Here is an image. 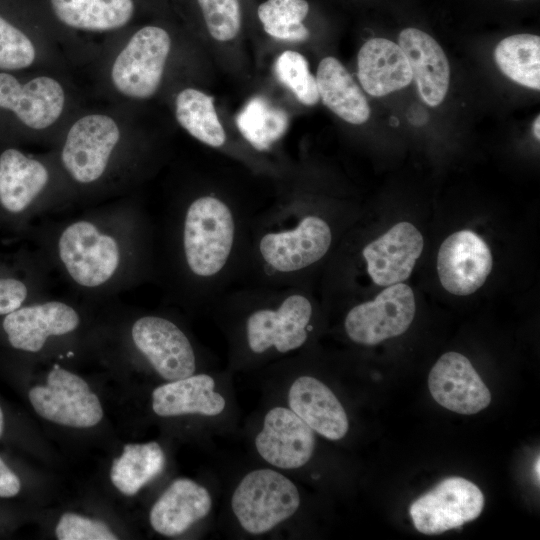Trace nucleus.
Segmentation results:
<instances>
[{
	"label": "nucleus",
	"instance_id": "f257e3e1",
	"mask_svg": "<svg viewBox=\"0 0 540 540\" xmlns=\"http://www.w3.org/2000/svg\"><path fill=\"white\" fill-rule=\"evenodd\" d=\"M235 223L229 207L213 196L194 200L183 227L186 263L199 277L216 275L225 266L234 242Z\"/></svg>",
	"mask_w": 540,
	"mask_h": 540
},
{
	"label": "nucleus",
	"instance_id": "f03ea898",
	"mask_svg": "<svg viewBox=\"0 0 540 540\" xmlns=\"http://www.w3.org/2000/svg\"><path fill=\"white\" fill-rule=\"evenodd\" d=\"M300 505L296 485L278 471L263 468L247 473L231 499L232 511L250 534H263L295 514Z\"/></svg>",
	"mask_w": 540,
	"mask_h": 540
},
{
	"label": "nucleus",
	"instance_id": "7ed1b4c3",
	"mask_svg": "<svg viewBox=\"0 0 540 540\" xmlns=\"http://www.w3.org/2000/svg\"><path fill=\"white\" fill-rule=\"evenodd\" d=\"M171 48V38L158 26L133 34L116 57L111 70L114 87L124 96L146 99L160 86Z\"/></svg>",
	"mask_w": 540,
	"mask_h": 540
},
{
	"label": "nucleus",
	"instance_id": "20e7f679",
	"mask_svg": "<svg viewBox=\"0 0 540 540\" xmlns=\"http://www.w3.org/2000/svg\"><path fill=\"white\" fill-rule=\"evenodd\" d=\"M58 253L69 276L80 286L105 284L120 264L118 242L89 221L68 225L58 240Z\"/></svg>",
	"mask_w": 540,
	"mask_h": 540
},
{
	"label": "nucleus",
	"instance_id": "39448f33",
	"mask_svg": "<svg viewBox=\"0 0 540 540\" xmlns=\"http://www.w3.org/2000/svg\"><path fill=\"white\" fill-rule=\"evenodd\" d=\"M34 410L43 418L70 427L88 428L103 417L99 398L78 375L55 364L45 386L29 391Z\"/></svg>",
	"mask_w": 540,
	"mask_h": 540
},
{
	"label": "nucleus",
	"instance_id": "423d86ee",
	"mask_svg": "<svg viewBox=\"0 0 540 540\" xmlns=\"http://www.w3.org/2000/svg\"><path fill=\"white\" fill-rule=\"evenodd\" d=\"M484 507L480 488L462 477H448L417 498L409 513L415 528L440 534L476 519Z\"/></svg>",
	"mask_w": 540,
	"mask_h": 540
},
{
	"label": "nucleus",
	"instance_id": "0eeeda50",
	"mask_svg": "<svg viewBox=\"0 0 540 540\" xmlns=\"http://www.w3.org/2000/svg\"><path fill=\"white\" fill-rule=\"evenodd\" d=\"M412 289L397 283L387 286L374 300L353 307L345 318L349 338L362 345H376L403 334L415 316Z\"/></svg>",
	"mask_w": 540,
	"mask_h": 540
},
{
	"label": "nucleus",
	"instance_id": "6e6552de",
	"mask_svg": "<svg viewBox=\"0 0 540 540\" xmlns=\"http://www.w3.org/2000/svg\"><path fill=\"white\" fill-rule=\"evenodd\" d=\"M119 139V127L111 117L86 115L69 129L61 153L62 163L75 181L95 182L105 172Z\"/></svg>",
	"mask_w": 540,
	"mask_h": 540
},
{
	"label": "nucleus",
	"instance_id": "1a4fd4ad",
	"mask_svg": "<svg viewBox=\"0 0 540 540\" xmlns=\"http://www.w3.org/2000/svg\"><path fill=\"white\" fill-rule=\"evenodd\" d=\"M132 339L156 372L167 381L194 374L196 358L187 336L168 319L144 316L132 326Z\"/></svg>",
	"mask_w": 540,
	"mask_h": 540
},
{
	"label": "nucleus",
	"instance_id": "9d476101",
	"mask_svg": "<svg viewBox=\"0 0 540 540\" xmlns=\"http://www.w3.org/2000/svg\"><path fill=\"white\" fill-rule=\"evenodd\" d=\"M493 259L487 243L471 230L448 236L437 256V271L445 290L454 295L477 291L492 270Z\"/></svg>",
	"mask_w": 540,
	"mask_h": 540
},
{
	"label": "nucleus",
	"instance_id": "9b49d317",
	"mask_svg": "<svg viewBox=\"0 0 540 540\" xmlns=\"http://www.w3.org/2000/svg\"><path fill=\"white\" fill-rule=\"evenodd\" d=\"M312 315L310 301L303 295L287 297L277 309H260L246 322L249 348L263 353L271 347L286 353L301 347L307 340Z\"/></svg>",
	"mask_w": 540,
	"mask_h": 540
},
{
	"label": "nucleus",
	"instance_id": "f8f14e48",
	"mask_svg": "<svg viewBox=\"0 0 540 540\" xmlns=\"http://www.w3.org/2000/svg\"><path fill=\"white\" fill-rule=\"evenodd\" d=\"M259 455L272 466L297 469L312 457L315 448L314 431L290 408L270 409L255 438Z\"/></svg>",
	"mask_w": 540,
	"mask_h": 540
},
{
	"label": "nucleus",
	"instance_id": "ddd939ff",
	"mask_svg": "<svg viewBox=\"0 0 540 540\" xmlns=\"http://www.w3.org/2000/svg\"><path fill=\"white\" fill-rule=\"evenodd\" d=\"M332 234L328 224L317 216H306L287 231L268 233L259 244L263 260L279 272L304 269L328 251Z\"/></svg>",
	"mask_w": 540,
	"mask_h": 540
},
{
	"label": "nucleus",
	"instance_id": "4468645a",
	"mask_svg": "<svg viewBox=\"0 0 540 540\" xmlns=\"http://www.w3.org/2000/svg\"><path fill=\"white\" fill-rule=\"evenodd\" d=\"M428 386L438 404L459 414H476L491 402L489 389L469 359L458 352H447L437 360Z\"/></svg>",
	"mask_w": 540,
	"mask_h": 540
},
{
	"label": "nucleus",
	"instance_id": "2eb2a0df",
	"mask_svg": "<svg viewBox=\"0 0 540 540\" xmlns=\"http://www.w3.org/2000/svg\"><path fill=\"white\" fill-rule=\"evenodd\" d=\"M65 103L61 84L39 76L21 84L14 76L0 73V108L12 111L27 127L45 129L60 117Z\"/></svg>",
	"mask_w": 540,
	"mask_h": 540
},
{
	"label": "nucleus",
	"instance_id": "dca6fc26",
	"mask_svg": "<svg viewBox=\"0 0 540 540\" xmlns=\"http://www.w3.org/2000/svg\"><path fill=\"white\" fill-rule=\"evenodd\" d=\"M423 247L419 230L404 221L366 245L362 255L373 282L379 286H390L408 279Z\"/></svg>",
	"mask_w": 540,
	"mask_h": 540
},
{
	"label": "nucleus",
	"instance_id": "f3484780",
	"mask_svg": "<svg viewBox=\"0 0 540 540\" xmlns=\"http://www.w3.org/2000/svg\"><path fill=\"white\" fill-rule=\"evenodd\" d=\"M80 322L70 305L49 301L19 307L5 315L3 329L10 345L26 352H38L50 336L74 331Z\"/></svg>",
	"mask_w": 540,
	"mask_h": 540
},
{
	"label": "nucleus",
	"instance_id": "a211bd4d",
	"mask_svg": "<svg viewBox=\"0 0 540 540\" xmlns=\"http://www.w3.org/2000/svg\"><path fill=\"white\" fill-rule=\"evenodd\" d=\"M289 408L314 432L329 440H340L348 432L344 407L323 382L312 376H300L288 391Z\"/></svg>",
	"mask_w": 540,
	"mask_h": 540
},
{
	"label": "nucleus",
	"instance_id": "6ab92c4d",
	"mask_svg": "<svg viewBox=\"0 0 540 540\" xmlns=\"http://www.w3.org/2000/svg\"><path fill=\"white\" fill-rule=\"evenodd\" d=\"M421 99L429 106L440 105L449 88L448 59L434 38L416 29L406 28L398 37Z\"/></svg>",
	"mask_w": 540,
	"mask_h": 540
},
{
	"label": "nucleus",
	"instance_id": "aec40b11",
	"mask_svg": "<svg viewBox=\"0 0 540 540\" xmlns=\"http://www.w3.org/2000/svg\"><path fill=\"white\" fill-rule=\"evenodd\" d=\"M212 507L208 490L187 478H179L164 491L151 508L152 528L164 536H177L206 517Z\"/></svg>",
	"mask_w": 540,
	"mask_h": 540
},
{
	"label": "nucleus",
	"instance_id": "412c9836",
	"mask_svg": "<svg viewBox=\"0 0 540 540\" xmlns=\"http://www.w3.org/2000/svg\"><path fill=\"white\" fill-rule=\"evenodd\" d=\"M358 79L369 95L381 97L408 86L412 70L400 46L384 38L365 42L357 57Z\"/></svg>",
	"mask_w": 540,
	"mask_h": 540
},
{
	"label": "nucleus",
	"instance_id": "4be33fe9",
	"mask_svg": "<svg viewBox=\"0 0 540 540\" xmlns=\"http://www.w3.org/2000/svg\"><path fill=\"white\" fill-rule=\"evenodd\" d=\"M226 406L224 397L215 391V381L207 374L191 375L169 381L152 393L153 411L162 417L185 414L216 416Z\"/></svg>",
	"mask_w": 540,
	"mask_h": 540
},
{
	"label": "nucleus",
	"instance_id": "5701e85b",
	"mask_svg": "<svg viewBox=\"0 0 540 540\" xmlns=\"http://www.w3.org/2000/svg\"><path fill=\"white\" fill-rule=\"evenodd\" d=\"M46 167L15 148L0 155V204L10 213H21L45 188Z\"/></svg>",
	"mask_w": 540,
	"mask_h": 540
},
{
	"label": "nucleus",
	"instance_id": "b1692460",
	"mask_svg": "<svg viewBox=\"0 0 540 540\" xmlns=\"http://www.w3.org/2000/svg\"><path fill=\"white\" fill-rule=\"evenodd\" d=\"M316 81L319 98L337 116L355 125L369 119L370 107L365 95L338 59L323 58Z\"/></svg>",
	"mask_w": 540,
	"mask_h": 540
},
{
	"label": "nucleus",
	"instance_id": "393cba45",
	"mask_svg": "<svg viewBox=\"0 0 540 540\" xmlns=\"http://www.w3.org/2000/svg\"><path fill=\"white\" fill-rule=\"evenodd\" d=\"M57 18L65 25L103 32L126 25L133 16V0H51Z\"/></svg>",
	"mask_w": 540,
	"mask_h": 540
},
{
	"label": "nucleus",
	"instance_id": "a878e982",
	"mask_svg": "<svg viewBox=\"0 0 540 540\" xmlns=\"http://www.w3.org/2000/svg\"><path fill=\"white\" fill-rule=\"evenodd\" d=\"M165 466V454L157 442L126 444L110 470L114 486L127 496L135 495L158 476Z\"/></svg>",
	"mask_w": 540,
	"mask_h": 540
},
{
	"label": "nucleus",
	"instance_id": "bb28decb",
	"mask_svg": "<svg viewBox=\"0 0 540 540\" xmlns=\"http://www.w3.org/2000/svg\"><path fill=\"white\" fill-rule=\"evenodd\" d=\"M175 115L180 126L200 142L211 147L224 145L226 134L212 96L194 88L181 90L175 100Z\"/></svg>",
	"mask_w": 540,
	"mask_h": 540
},
{
	"label": "nucleus",
	"instance_id": "cd10ccee",
	"mask_svg": "<svg viewBox=\"0 0 540 540\" xmlns=\"http://www.w3.org/2000/svg\"><path fill=\"white\" fill-rule=\"evenodd\" d=\"M500 70L514 82L540 89V37L517 34L501 40L494 51Z\"/></svg>",
	"mask_w": 540,
	"mask_h": 540
},
{
	"label": "nucleus",
	"instance_id": "c85d7f7f",
	"mask_svg": "<svg viewBox=\"0 0 540 540\" xmlns=\"http://www.w3.org/2000/svg\"><path fill=\"white\" fill-rule=\"evenodd\" d=\"M237 128L257 150H267L287 130V113L263 97L250 99L236 117Z\"/></svg>",
	"mask_w": 540,
	"mask_h": 540
},
{
	"label": "nucleus",
	"instance_id": "c756f323",
	"mask_svg": "<svg viewBox=\"0 0 540 540\" xmlns=\"http://www.w3.org/2000/svg\"><path fill=\"white\" fill-rule=\"evenodd\" d=\"M308 12L306 0H267L257 9L265 32L288 41H304L309 37V30L302 23Z\"/></svg>",
	"mask_w": 540,
	"mask_h": 540
},
{
	"label": "nucleus",
	"instance_id": "7c9ffc66",
	"mask_svg": "<svg viewBox=\"0 0 540 540\" xmlns=\"http://www.w3.org/2000/svg\"><path fill=\"white\" fill-rule=\"evenodd\" d=\"M275 73L300 103L312 106L320 99L316 77L310 72L306 58L299 52H282L275 62Z\"/></svg>",
	"mask_w": 540,
	"mask_h": 540
},
{
	"label": "nucleus",
	"instance_id": "2f4dec72",
	"mask_svg": "<svg viewBox=\"0 0 540 540\" xmlns=\"http://www.w3.org/2000/svg\"><path fill=\"white\" fill-rule=\"evenodd\" d=\"M211 37L220 42L233 40L241 27L239 0H197Z\"/></svg>",
	"mask_w": 540,
	"mask_h": 540
},
{
	"label": "nucleus",
	"instance_id": "473e14b6",
	"mask_svg": "<svg viewBox=\"0 0 540 540\" xmlns=\"http://www.w3.org/2000/svg\"><path fill=\"white\" fill-rule=\"evenodd\" d=\"M35 56L34 45L27 35L0 16V69L29 67Z\"/></svg>",
	"mask_w": 540,
	"mask_h": 540
},
{
	"label": "nucleus",
	"instance_id": "72a5a7b5",
	"mask_svg": "<svg viewBox=\"0 0 540 540\" xmlns=\"http://www.w3.org/2000/svg\"><path fill=\"white\" fill-rule=\"evenodd\" d=\"M59 540H116L118 537L100 520L64 513L56 526Z\"/></svg>",
	"mask_w": 540,
	"mask_h": 540
},
{
	"label": "nucleus",
	"instance_id": "f704fd0d",
	"mask_svg": "<svg viewBox=\"0 0 540 540\" xmlns=\"http://www.w3.org/2000/svg\"><path fill=\"white\" fill-rule=\"evenodd\" d=\"M27 295V286L21 280L0 277V315L21 307Z\"/></svg>",
	"mask_w": 540,
	"mask_h": 540
},
{
	"label": "nucleus",
	"instance_id": "c9c22d12",
	"mask_svg": "<svg viewBox=\"0 0 540 540\" xmlns=\"http://www.w3.org/2000/svg\"><path fill=\"white\" fill-rule=\"evenodd\" d=\"M20 489V479L0 457V497H13L20 492Z\"/></svg>",
	"mask_w": 540,
	"mask_h": 540
},
{
	"label": "nucleus",
	"instance_id": "e433bc0d",
	"mask_svg": "<svg viewBox=\"0 0 540 540\" xmlns=\"http://www.w3.org/2000/svg\"><path fill=\"white\" fill-rule=\"evenodd\" d=\"M533 134L537 140L540 139V117L537 116L533 124Z\"/></svg>",
	"mask_w": 540,
	"mask_h": 540
},
{
	"label": "nucleus",
	"instance_id": "4c0bfd02",
	"mask_svg": "<svg viewBox=\"0 0 540 540\" xmlns=\"http://www.w3.org/2000/svg\"><path fill=\"white\" fill-rule=\"evenodd\" d=\"M539 460H540V458L537 457V459L535 461V464H534V474H535V477L537 478V483L538 484H539V477H540V472H539L540 463H539Z\"/></svg>",
	"mask_w": 540,
	"mask_h": 540
},
{
	"label": "nucleus",
	"instance_id": "58836bf2",
	"mask_svg": "<svg viewBox=\"0 0 540 540\" xmlns=\"http://www.w3.org/2000/svg\"><path fill=\"white\" fill-rule=\"evenodd\" d=\"M3 429H4V415H3V411H2L1 406H0V436L3 433Z\"/></svg>",
	"mask_w": 540,
	"mask_h": 540
},
{
	"label": "nucleus",
	"instance_id": "ea45409f",
	"mask_svg": "<svg viewBox=\"0 0 540 540\" xmlns=\"http://www.w3.org/2000/svg\"><path fill=\"white\" fill-rule=\"evenodd\" d=\"M513 1H519V0H513Z\"/></svg>",
	"mask_w": 540,
	"mask_h": 540
}]
</instances>
